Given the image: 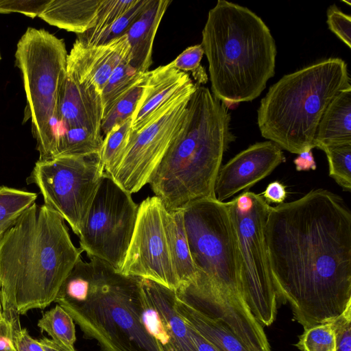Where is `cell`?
Segmentation results:
<instances>
[{"mask_svg": "<svg viewBox=\"0 0 351 351\" xmlns=\"http://www.w3.org/2000/svg\"><path fill=\"white\" fill-rule=\"evenodd\" d=\"M3 316L2 314V307H1V293H0V317Z\"/></svg>", "mask_w": 351, "mask_h": 351, "instance_id": "cell-43", "label": "cell"}, {"mask_svg": "<svg viewBox=\"0 0 351 351\" xmlns=\"http://www.w3.org/2000/svg\"><path fill=\"white\" fill-rule=\"evenodd\" d=\"M237 209L241 213H248L253 206V200L249 191H246L234 198Z\"/></svg>", "mask_w": 351, "mask_h": 351, "instance_id": "cell-40", "label": "cell"}, {"mask_svg": "<svg viewBox=\"0 0 351 351\" xmlns=\"http://www.w3.org/2000/svg\"><path fill=\"white\" fill-rule=\"evenodd\" d=\"M197 84L189 81L167 99L140 129L131 131L119 161L108 174L122 189L132 194L149 183L183 127L188 103Z\"/></svg>", "mask_w": 351, "mask_h": 351, "instance_id": "cell-10", "label": "cell"}, {"mask_svg": "<svg viewBox=\"0 0 351 351\" xmlns=\"http://www.w3.org/2000/svg\"><path fill=\"white\" fill-rule=\"evenodd\" d=\"M101 0H50L38 16L60 29L82 34L93 25Z\"/></svg>", "mask_w": 351, "mask_h": 351, "instance_id": "cell-22", "label": "cell"}, {"mask_svg": "<svg viewBox=\"0 0 351 351\" xmlns=\"http://www.w3.org/2000/svg\"><path fill=\"white\" fill-rule=\"evenodd\" d=\"M36 193L0 186V233L10 226L29 207L36 202Z\"/></svg>", "mask_w": 351, "mask_h": 351, "instance_id": "cell-26", "label": "cell"}, {"mask_svg": "<svg viewBox=\"0 0 351 351\" xmlns=\"http://www.w3.org/2000/svg\"><path fill=\"white\" fill-rule=\"evenodd\" d=\"M132 117L115 125L103 138L98 154L106 173L108 174L119 161L131 133Z\"/></svg>", "mask_w": 351, "mask_h": 351, "instance_id": "cell-27", "label": "cell"}, {"mask_svg": "<svg viewBox=\"0 0 351 351\" xmlns=\"http://www.w3.org/2000/svg\"><path fill=\"white\" fill-rule=\"evenodd\" d=\"M184 321L219 351H271L263 326L243 297L219 288L197 271L176 292Z\"/></svg>", "mask_w": 351, "mask_h": 351, "instance_id": "cell-7", "label": "cell"}, {"mask_svg": "<svg viewBox=\"0 0 351 351\" xmlns=\"http://www.w3.org/2000/svg\"><path fill=\"white\" fill-rule=\"evenodd\" d=\"M267 202L283 204L287 196L285 186L279 181L270 182L262 193Z\"/></svg>", "mask_w": 351, "mask_h": 351, "instance_id": "cell-37", "label": "cell"}, {"mask_svg": "<svg viewBox=\"0 0 351 351\" xmlns=\"http://www.w3.org/2000/svg\"><path fill=\"white\" fill-rule=\"evenodd\" d=\"M335 334L336 351H351V305L332 321Z\"/></svg>", "mask_w": 351, "mask_h": 351, "instance_id": "cell-36", "label": "cell"}, {"mask_svg": "<svg viewBox=\"0 0 351 351\" xmlns=\"http://www.w3.org/2000/svg\"><path fill=\"white\" fill-rule=\"evenodd\" d=\"M250 193L253 206L248 213L240 212L234 199L228 202L238 241L243 297L256 320L268 326L275 320L278 300L265 239L270 206L260 194Z\"/></svg>", "mask_w": 351, "mask_h": 351, "instance_id": "cell-11", "label": "cell"}, {"mask_svg": "<svg viewBox=\"0 0 351 351\" xmlns=\"http://www.w3.org/2000/svg\"><path fill=\"white\" fill-rule=\"evenodd\" d=\"M125 35L107 44L85 47L75 41L67 55L66 74L78 83L90 86L101 95L109 77L121 63L130 60Z\"/></svg>", "mask_w": 351, "mask_h": 351, "instance_id": "cell-18", "label": "cell"}, {"mask_svg": "<svg viewBox=\"0 0 351 351\" xmlns=\"http://www.w3.org/2000/svg\"><path fill=\"white\" fill-rule=\"evenodd\" d=\"M204 54L201 44L191 46L184 49L172 62L173 67L184 73L191 72L197 83L201 84L207 80L204 69L200 66V62Z\"/></svg>", "mask_w": 351, "mask_h": 351, "instance_id": "cell-33", "label": "cell"}, {"mask_svg": "<svg viewBox=\"0 0 351 351\" xmlns=\"http://www.w3.org/2000/svg\"><path fill=\"white\" fill-rule=\"evenodd\" d=\"M265 239L278 298L304 330L351 305V213L340 196L317 189L270 206Z\"/></svg>", "mask_w": 351, "mask_h": 351, "instance_id": "cell-1", "label": "cell"}, {"mask_svg": "<svg viewBox=\"0 0 351 351\" xmlns=\"http://www.w3.org/2000/svg\"><path fill=\"white\" fill-rule=\"evenodd\" d=\"M171 3V0H150L126 32L130 47L129 64L138 72L149 71L154 38Z\"/></svg>", "mask_w": 351, "mask_h": 351, "instance_id": "cell-20", "label": "cell"}, {"mask_svg": "<svg viewBox=\"0 0 351 351\" xmlns=\"http://www.w3.org/2000/svg\"><path fill=\"white\" fill-rule=\"evenodd\" d=\"M327 24L329 29L351 48V16L342 12L335 4L327 10Z\"/></svg>", "mask_w": 351, "mask_h": 351, "instance_id": "cell-34", "label": "cell"}, {"mask_svg": "<svg viewBox=\"0 0 351 351\" xmlns=\"http://www.w3.org/2000/svg\"><path fill=\"white\" fill-rule=\"evenodd\" d=\"M67 55L64 40L43 29L28 27L16 45L15 62L27 101L23 123L31 119L39 160L50 158Z\"/></svg>", "mask_w": 351, "mask_h": 351, "instance_id": "cell-8", "label": "cell"}, {"mask_svg": "<svg viewBox=\"0 0 351 351\" xmlns=\"http://www.w3.org/2000/svg\"><path fill=\"white\" fill-rule=\"evenodd\" d=\"M146 73H141L133 69L130 66L129 60L123 62L116 68L101 92L104 116Z\"/></svg>", "mask_w": 351, "mask_h": 351, "instance_id": "cell-25", "label": "cell"}, {"mask_svg": "<svg viewBox=\"0 0 351 351\" xmlns=\"http://www.w3.org/2000/svg\"><path fill=\"white\" fill-rule=\"evenodd\" d=\"M293 163L298 171L316 169V162L312 152V149L305 150L294 159Z\"/></svg>", "mask_w": 351, "mask_h": 351, "instance_id": "cell-39", "label": "cell"}, {"mask_svg": "<svg viewBox=\"0 0 351 351\" xmlns=\"http://www.w3.org/2000/svg\"><path fill=\"white\" fill-rule=\"evenodd\" d=\"M191 79L171 63L147 72L141 96L132 117L131 131L141 128L152 113Z\"/></svg>", "mask_w": 351, "mask_h": 351, "instance_id": "cell-19", "label": "cell"}, {"mask_svg": "<svg viewBox=\"0 0 351 351\" xmlns=\"http://www.w3.org/2000/svg\"><path fill=\"white\" fill-rule=\"evenodd\" d=\"M228 106L197 84L183 127L152 174L149 184L167 210L215 197L222 158L235 140Z\"/></svg>", "mask_w": 351, "mask_h": 351, "instance_id": "cell-4", "label": "cell"}, {"mask_svg": "<svg viewBox=\"0 0 351 351\" xmlns=\"http://www.w3.org/2000/svg\"><path fill=\"white\" fill-rule=\"evenodd\" d=\"M101 351H162L142 320L139 278L82 257L55 300Z\"/></svg>", "mask_w": 351, "mask_h": 351, "instance_id": "cell-3", "label": "cell"}, {"mask_svg": "<svg viewBox=\"0 0 351 351\" xmlns=\"http://www.w3.org/2000/svg\"><path fill=\"white\" fill-rule=\"evenodd\" d=\"M343 143H351V87L339 92L329 104L314 139V147L322 150Z\"/></svg>", "mask_w": 351, "mask_h": 351, "instance_id": "cell-21", "label": "cell"}, {"mask_svg": "<svg viewBox=\"0 0 351 351\" xmlns=\"http://www.w3.org/2000/svg\"><path fill=\"white\" fill-rule=\"evenodd\" d=\"M0 351H17L11 322L3 316L0 317Z\"/></svg>", "mask_w": 351, "mask_h": 351, "instance_id": "cell-38", "label": "cell"}, {"mask_svg": "<svg viewBox=\"0 0 351 351\" xmlns=\"http://www.w3.org/2000/svg\"><path fill=\"white\" fill-rule=\"evenodd\" d=\"M37 325L42 332H46L56 343L71 350L75 349V322L60 305L57 304L54 308L45 312Z\"/></svg>", "mask_w": 351, "mask_h": 351, "instance_id": "cell-24", "label": "cell"}, {"mask_svg": "<svg viewBox=\"0 0 351 351\" xmlns=\"http://www.w3.org/2000/svg\"><path fill=\"white\" fill-rule=\"evenodd\" d=\"M285 157L276 143H256L221 166L215 184V198L219 202L248 189L269 176Z\"/></svg>", "mask_w": 351, "mask_h": 351, "instance_id": "cell-16", "label": "cell"}, {"mask_svg": "<svg viewBox=\"0 0 351 351\" xmlns=\"http://www.w3.org/2000/svg\"><path fill=\"white\" fill-rule=\"evenodd\" d=\"M137 0H101L93 25L77 34L76 42L85 45L125 14Z\"/></svg>", "mask_w": 351, "mask_h": 351, "instance_id": "cell-28", "label": "cell"}, {"mask_svg": "<svg viewBox=\"0 0 351 351\" xmlns=\"http://www.w3.org/2000/svg\"><path fill=\"white\" fill-rule=\"evenodd\" d=\"M326 154L329 176L344 191L351 190V143L328 146L322 149Z\"/></svg>", "mask_w": 351, "mask_h": 351, "instance_id": "cell-30", "label": "cell"}, {"mask_svg": "<svg viewBox=\"0 0 351 351\" xmlns=\"http://www.w3.org/2000/svg\"><path fill=\"white\" fill-rule=\"evenodd\" d=\"M142 320L162 351H198L176 306V291L139 278Z\"/></svg>", "mask_w": 351, "mask_h": 351, "instance_id": "cell-15", "label": "cell"}, {"mask_svg": "<svg viewBox=\"0 0 351 351\" xmlns=\"http://www.w3.org/2000/svg\"><path fill=\"white\" fill-rule=\"evenodd\" d=\"M103 116L101 95L93 87L80 84L66 73L58 100L49 160L55 141L67 130L82 128L103 138L101 132Z\"/></svg>", "mask_w": 351, "mask_h": 351, "instance_id": "cell-17", "label": "cell"}, {"mask_svg": "<svg viewBox=\"0 0 351 351\" xmlns=\"http://www.w3.org/2000/svg\"><path fill=\"white\" fill-rule=\"evenodd\" d=\"M296 346L302 351H336L335 334L332 322L304 330Z\"/></svg>", "mask_w": 351, "mask_h": 351, "instance_id": "cell-32", "label": "cell"}, {"mask_svg": "<svg viewBox=\"0 0 351 351\" xmlns=\"http://www.w3.org/2000/svg\"><path fill=\"white\" fill-rule=\"evenodd\" d=\"M189 328L198 351H219L192 327L189 326Z\"/></svg>", "mask_w": 351, "mask_h": 351, "instance_id": "cell-41", "label": "cell"}, {"mask_svg": "<svg viewBox=\"0 0 351 351\" xmlns=\"http://www.w3.org/2000/svg\"><path fill=\"white\" fill-rule=\"evenodd\" d=\"M165 210L155 195L147 197L138 206L133 234L119 272L152 280L176 292L180 282L165 228Z\"/></svg>", "mask_w": 351, "mask_h": 351, "instance_id": "cell-14", "label": "cell"}, {"mask_svg": "<svg viewBox=\"0 0 351 351\" xmlns=\"http://www.w3.org/2000/svg\"><path fill=\"white\" fill-rule=\"evenodd\" d=\"M104 173L98 154L61 157L38 160L27 182L79 237Z\"/></svg>", "mask_w": 351, "mask_h": 351, "instance_id": "cell-12", "label": "cell"}, {"mask_svg": "<svg viewBox=\"0 0 351 351\" xmlns=\"http://www.w3.org/2000/svg\"><path fill=\"white\" fill-rule=\"evenodd\" d=\"M1 53H0V60H1Z\"/></svg>", "mask_w": 351, "mask_h": 351, "instance_id": "cell-44", "label": "cell"}, {"mask_svg": "<svg viewBox=\"0 0 351 351\" xmlns=\"http://www.w3.org/2000/svg\"><path fill=\"white\" fill-rule=\"evenodd\" d=\"M164 223L173 265L180 282V289L193 282L197 273L189 250L182 210L166 209Z\"/></svg>", "mask_w": 351, "mask_h": 351, "instance_id": "cell-23", "label": "cell"}, {"mask_svg": "<svg viewBox=\"0 0 351 351\" xmlns=\"http://www.w3.org/2000/svg\"><path fill=\"white\" fill-rule=\"evenodd\" d=\"M202 36L212 94L227 106L258 97L275 74L277 53L263 21L246 7L218 0Z\"/></svg>", "mask_w": 351, "mask_h": 351, "instance_id": "cell-5", "label": "cell"}, {"mask_svg": "<svg viewBox=\"0 0 351 351\" xmlns=\"http://www.w3.org/2000/svg\"><path fill=\"white\" fill-rule=\"evenodd\" d=\"M45 351H76L75 349L71 350L56 343L51 339L43 337L39 340Z\"/></svg>", "mask_w": 351, "mask_h": 351, "instance_id": "cell-42", "label": "cell"}, {"mask_svg": "<svg viewBox=\"0 0 351 351\" xmlns=\"http://www.w3.org/2000/svg\"><path fill=\"white\" fill-rule=\"evenodd\" d=\"M146 75L147 73L145 76L123 95L114 104L110 110L104 116L101 125V132L103 138L115 125L122 123L125 120L132 117L142 94Z\"/></svg>", "mask_w": 351, "mask_h": 351, "instance_id": "cell-29", "label": "cell"}, {"mask_svg": "<svg viewBox=\"0 0 351 351\" xmlns=\"http://www.w3.org/2000/svg\"><path fill=\"white\" fill-rule=\"evenodd\" d=\"M83 252L64 220L36 202L0 235V293L6 319L54 302Z\"/></svg>", "mask_w": 351, "mask_h": 351, "instance_id": "cell-2", "label": "cell"}, {"mask_svg": "<svg viewBox=\"0 0 351 351\" xmlns=\"http://www.w3.org/2000/svg\"><path fill=\"white\" fill-rule=\"evenodd\" d=\"M149 1L137 0L136 3L125 14L100 34L82 45L93 47L105 45L125 35L131 25L144 10Z\"/></svg>", "mask_w": 351, "mask_h": 351, "instance_id": "cell-31", "label": "cell"}, {"mask_svg": "<svg viewBox=\"0 0 351 351\" xmlns=\"http://www.w3.org/2000/svg\"><path fill=\"white\" fill-rule=\"evenodd\" d=\"M349 87L347 64L339 58L284 75L261 101L257 123L262 136L293 154L313 149L324 111L339 92Z\"/></svg>", "mask_w": 351, "mask_h": 351, "instance_id": "cell-6", "label": "cell"}, {"mask_svg": "<svg viewBox=\"0 0 351 351\" xmlns=\"http://www.w3.org/2000/svg\"><path fill=\"white\" fill-rule=\"evenodd\" d=\"M182 210L197 271L219 288L243 297L238 241L228 202L203 198Z\"/></svg>", "mask_w": 351, "mask_h": 351, "instance_id": "cell-9", "label": "cell"}, {"mask_svg": "<svg viewBox=\"0 0 351 351\" xmlns=\"http://www.w3.org/2000/svg\"><path fill=\"white\" fill-rule=\"evenodd\" d=\"M50 0H0V14L19 12L30 18L38 16Z\"/></svg>", "mask_w": 351, "mask_h": 351, "instance_id": "cell-35", "label": "cell"}, {"mask_svg": "<svg viewBox=\"0 0 351 351\" xmlns=\"http://www.w3.org/2000/svg\"><path fill=\"white\" fill-rule=\"evenodd\" d=\"M138 205L104 172L83 224L80 248L118 271L123 263L134 229Z\"/></svg>", "mask_w": 351, "mask_h": 351, "instance_id": "cell-13", "label": "cell"}]
</instances>
